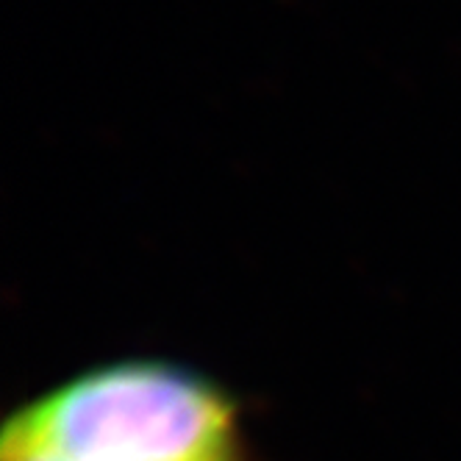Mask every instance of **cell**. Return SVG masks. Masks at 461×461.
Wrapping results in <instances>:
<instances>
[{
  "instance_id": "1",
  "label": "cell",
  "mask_w": 461,
  "mask_h": 461,
  "mask_svg": "<svg viewBox=\"0 0 461 461\" xmlns=\"http://www.w3.org/2000/svg\"><path fill=\"white\" fill-rule=\"evenodd\" d=\"M0 461H248L242 414L217 381L156 358L84 370L20 406Z\"/></svg>"
}]
</instances>
